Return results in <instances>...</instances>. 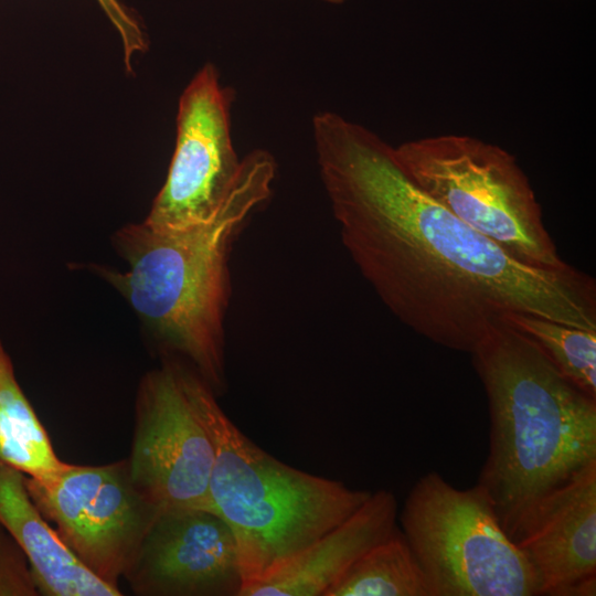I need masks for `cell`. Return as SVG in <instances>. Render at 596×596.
<instances>
[{
	"label": "cell",
	"instance_id": "cell-1",
	"mask_svg": "<svg viewBox=\"0 0 596 596\" xmlns=\"http://www.w3.org/2000/svg\"><path fill=\"white\" fill-rule=\"evenodd\" d=\"M340 237L383 304L429 341L472 353L513 313L596 331V283L525 264L422 190L395 148L332 113L312 120Z\"/></svg>",
	"mask_w": 596,
	"mask_h": 596
},
{
	"label": "cell",
	"instance_id": "cell-2",
	"mask_svg": "<svg viewBox=\"0 0 596 596\" xmlns=\"http://www.w3.org/2000/svg\"><path fill=\"white\" fill-rule=\"evenodd\" d=\"M276 162L256 149L241 161L233 187L209 221L162 230L145 222L113 236L126 264L100 275L129 302L164 359L192 368L216 396L226 386L225 333L232 244L245 221L272 193Z\"/></svg>",
	"mask_w": 596,
	"mask_h": 596
},
{
	"label": "cell",
	"instance_id": "cell-3",
	"mask_svg": "<svg viewBox=\"0 0 596 596\" xmlns=\"http://www.w3.org/2000/svg\"><path fill=\"white\" fill-rule=\"evenodd\" d=\"M471 355L490 414L489 454L477 483L512 539L544 496L596 460V397L505 321Z\"/></svg>",
	"mask_w": 596,
	"mask_h": 596
},
{
	"label": "cell",
	"instance_id": "cell-4",
	"mask_svg": "<svg viewBox=\"0 0 596 596\" xmlns=\"http://www.w3.org/2000/svg\"><path fill=\"white\" fill-rule=\"evenodd\" d=\"M175 361L190 404L213 444L211 510L234 536L243 589L284 567L372 492L300 470L260 448L225 414L203 379Z\"/></svg>",
	"mask_w": 596,
	"mask_h": 596
},
{
	"label": "cell",
	"instance_id": "cell-5",
	"mask_svg": "<svg viewBox=\"0 0 596 596\" xmlns=\"http://www.w3.org/2000/svg\"><path fill=\"white\" fill-rule=\"evenodd\" d=\"M394 148L400 164L422 190L513 257L543 268L568 266L545 228L528 177L509 151L455 134Z\"/></svg>",
	"mask_w": 596,
	"mask_h": 596
},
{
	"label": "cell",
	"instance_id": "cell-6",
	"mask_svg": "<svg viewBox=\"0 0 596 596\" xmlns=\"http://www.w3.org/2000/svg\"><path fill=\"white\" fill-rule=\"evenodd\" d=\"M398 518L430 596L540 595L534 567L478 483L458 489L427 472L409 490Z\"/></svg>",
	"mask_w": 596,
	"mask_h": 596
},
{
	"label": "cell",
	"instance_id": "cell-7",
	"mask_svg": "<svg viewBox=\"0 0 596 596\" xmlns=\"http://www.w3.org/2000/svg\"><path fill=\"white\" fill-rule=\"evenodd\" d=\"M25 486L75 556L119 589V579L161 510L135 487L127 459L103 466L65 464L45 480L25 476Z\"/></svg>",
	"mask_w": 596,
	"mask_h": 596
},
{
	"label": "cell",
	"instance_id": "cell-8",
	"mask_svg": "<svg viewBox=\"0 0 596 596\" xmlns=\"http://www.w3.org/2000/svg\"><path fill=\"white\" fill-rule=\"evenodd\" d=\"M127 464L135 487L159 509L211 510L214 448L174 359H164L140 381Z\"/></svg>",
	"mask_w": 596,
	"mask_h": 596
},
{
	"label": "cell",
	"instance_id": "cell-9",
	"mask_svg": "<svg viewBox=\"0 0 596 596\" xmlns=\"http://www.w3.org/2000/svg\"><path fill=\"white\" fill-rule=\"evenodd\" d=\"M233 94L217 68L205 64L181 94L175 147L166 181L145 223L157 228L194 226L213 217L241 168L231 135Z\"/></svg>",
	"mask_w": 596,
	"mask_h": 596
},
{
	"label": "cell",
	"instance_id": "cell-10",
	"mask_svg": "<svg viewBox=\"0 0 596 596\" xmlns=\"http://www.w3.org/2000/svg\"><path fill=\"white\" fill-rule=\"evenodd\" d=\"M123 577L141 596H240L234 536L213 511L161 509Z\"/></svg>",
	"mask_w": 596,
	"mask_h": 596
},
{
	"label": "cell",
	"instance_id": "cell-11",
	"mask_svg": "<svg viewBox=\"0 0 596 596\" xmlns=\"http://www.w3.org/2000/svg\"><path fill=\"white\" fill-rule=\"evenodd\" d=\"M512 541L540 579V595L596 593V460L544 496Z\"/></svg>",
	"mask_w": 596,
	"mask_h": 596
},
{
	"label": "cell",
	"instance_id": "cell-12",
	"mask_svg": "<svg viewBox=\"0 0 596 596\" xmlns=\"http://www.w3.org/2000/svg\"><path fill=\"white\" fill-rule=\"evenodd\" d=\"M397 517L392 491L372 492L348 519L272 576L244 587L240 596H324L361 555L395 528Z\"/></svg>",
	"mask_w": 596,
	"mask_h": 596
},
{
	"label": "cell",
	"instance_id": "cell-13",
	"mask_svg": "<svg viewBox=\"0 0 596 596\" xmlns=\"http://www.w3.org/2000/svg\"><path fill=\"white\" fill-rule=\"evenodd\" d=\"M0 524L23 551L40 595L119 596L65 545L32 501L25 475L0 461Z\"/></svg>",
	"mask_w": 596,
	"mask_h": 596
},
{
	"label": "cell",
	"instance_id": "cell-14",
	"mask_svg": "<svg viewBox=\"0 0 596 596\" xmlns=\"http://www.w3.org/2000/svg\"><path fill=\"white\" fill-rule=\"evenodd\" d=\"M0 461L26 477L45 480L66 462L55 455L22 389L10 356L0 342Z\"/></svg>",
	"mask_w": 596,
	"mask_h": 596
},
{
	"label": "cell",
	"instance_id": "cell-15",
	"mask_svg": "<svg viewBox=\"0 0 596 596\" xmlns=\"http://www.w3.org/2000/svg\"><path fill=\"white\" fill-rule=\"evenodd\" d=\"M324 596H430V590L413 549L396 524Z\"/></svg>",
	"mask_w": 596,
	"mask_h": 596
},
{
	"label": "cell",
	"instance_id": "cell-16",
	"mask_svg": "<svg viewBox=\"0 0 596 596\" xmlns=\"http://www.w3.org/2000/svg\"><path fill=\"white\" fill-rule=\"evenodd\" d=\"M504 321L530 337L574 385L596 397V331L526 313Z\"/></svg>",
	"mask_w": 596,
	"mask_h": 596
},
{
	"label": "cell",
	"instance_id": "cell-17",
	"mask_svg": "<svg viewBox=\"0 0 596 596\" xmlns=\"http://www.w3.org/2000/svg\"><path fill=\"white\" fill-rule=\"evenodd\" d=\"M30 564L21 547L0 524V596H36Z\"/></svg>",
	"mask_w": 596,
	"mask_h": 596
},
{
	"label": "cell",
	"instance_id": "cell-18",
	"mask_svg": "<svg viewBox=\"0 0 596 596\" xmlns=\"http://www.w3.org/2000/svg\"><path fill=\"white\" fill-rule=\"evenodd\" d=\"M96 1L119 34L125 67L130 73L132 57L148 49L146 32L134 13L120 0Z\"/></svg>",
	"mask_w": 596,
	"mask_h": 596
},
{
	"label": "cell",
	"instance_id": "cell-19",
	"mask_svg": "<svg viewBox=\"0 0 596 596\" xmlns=\"http://www.w3.org/2000/svg\"><path fill=\"white\" fill-rule=\"evenodd\" d=\"M321 1H324V2L331 3V4H341V3H344L348 0H321Z\"/></svg>",
	"mask_w": 596,
	"mask_h": 596
}]
</instances>
